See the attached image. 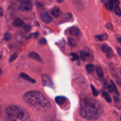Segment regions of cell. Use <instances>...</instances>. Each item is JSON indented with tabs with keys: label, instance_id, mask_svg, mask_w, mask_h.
<instances>
[{
	"label": "cell",
	"instance_id": "6da1fadb",
	"mask_svg": "<svg viewBox=\"0 0 121 121\" xmlns=\"http://www.w3.org/2000/svg\"><path fill=\"white\" fill-rule=\"evenodd\" d=\"M104 112L101 104L90 96H84L81 99L80 114L85 119L95 121L99 119Z\"/></svg>",
	"mask_w": 121,
	"mask_h": 121
},
{
	"label": "cell",
	"instance_id": "7a4b0ae2",
	"mask_svg": "<svg viewBox=\"0 0 121 121\" xmlns=\"http://www.w3.org/2000/svg\"><path fill=\"white\" fill-rule=\"evenodd\" d=\"M22 99L30 106L37 109H47L50 106L49 100L38 91L27 92L23 95Z\"/></svg>",
	"mask_w": 121,
	"mask_h": 121
},
{
	"label": "cell",
	"instance_id": "3957f363",
	"mask_svg": "<svg viewBox=\"0 0 121 121\" xmlns=\"http://www.w3.org/2000/svg\"><path fill=\"white\" fill-rule=\"evenodd\" d=\"M5 112L7 115L6 121H30L28 113L24 108L18 106L11 105L6 108Z\"/></svg>",
	"mask_w": 121,
	"mask_h": 121
},
{
	"label": "cell",
	"instance_id": "277c9868",
	"mask_svg": "<svg viewBox=\"0 0 121 121\" xmlns=\"http://www.w3.org/2000/svg\"><path fill=\"white\" fill-rule=\"evenodd\" d=\"M33 7V4L31 1H23L19 5V9L21 11L26 12L31 10Z\"/></svg>",
	"mask_w": 121,
	"mask_h": 121
},
{
	"label": "cell",
	"instance_id": "5b68a950",
	"mask_svg": "<svg viewBox=\"0 0 121 121\" xmlns=\"http://www.w3.org/2000/svg\"><path fill=\"white\" fill-rule=\"evenodd\" d=\"M80 57L83 61H93V56L90 53L82 50L80 52Z\"/></svg>",
	"mask_w": 121,
	"mask_h": 121
},
{
	"label": "cell",
	"instance_id": "8992f818",
	"mask_svg": "<svg viewBox=\"0 0 121 121\" xmlns=\"http://www.w3.org/2000/svg\"><path fill=\"white\" fill-rule=\"evenodd\" d=\"M41 79H42V83L44 86L52 87L53 86V83L52 79L47 75H46V74L42 75Z\"/></svg>",
	"mask_w": 121,
	"mask_h": 121
},
{
	"label": "cell",
	"instance_id": "52a82bcc",
	"mask_svg": "<svg viewBox=\"0 0 121 121\" xmlns=\"http://www.w3.org/2000/svg\"><path fill=\"white\" fill-rule=\"evenodd\" d=\"M41 20L46 24H49L52 22V18L48 12L43 11L41 14Z\"/></svg>",
	"mask_w": 121,
	"mask_h": 121
},
{
	"label": "cell",
	"instance_id": "ba28073f",
	"mask_svg": "<svg viewBox=\"0 0 121 121\" xmlns=\"http://www.w3.org/2000/svg\"><path fill=\"white\" fill-rule=\"evenodd\" d=\"M103 52L105 53V55L107 56V57L111 58L113 56V50L110 47H109L107 45H104L102 48Z\"/></svg>",
	"mask_w": 121,
	"mask_h": 121
},
{
	"label": "cell",
	"instance_id": "9c48e42d",
	"mask_svg": "<svg viewBox=\"0 0 121 121\" xmlns=\"http://www.w3.org/2000/svg\"><path fill=\"white\" fill-rule=\"evenodd\" d=\"M119 1H107L105 4L106 8L109 10L114 9L117 6L119 5Z\"/></svg>",
	"mask_w": 121,
	"mask_h": 121
},
{
	"label": "cell",
	"instance_id": "30bf717a",
	"mask_svg": "<svg viewBox=\"0 0 121 121\" xmlns=\"http://www.w3.org/2000/svg\"><path fill=\"white\" fill-rule=\"evenodd\" d=\"M80 30L76 27H72L70 28V34L73 37H79L80 34Z\"/></svg>",
	"mask_w": 121,
	"mask_h": 121
},
{
	"label": "cell",
	"instance_id": "8fae6325",
	"mask_svg": "<svg viewBox=\"0 0 121 121\" xmlns=\"http://www.w3.org/2000/svg\"><path fill=\"white\" fill-rule=\"evenodd\" d=\"M51 14L54 17L58 18L61 15V11L60 8H59L58 7H54L51 10Z\"/></svg>",
	"mask_w": 121,
	"mask_h": 121
},
{
	"label": "cell",
	"instance_id": "7c38bea8",
	"mask_svg": "<svg viewBox=\"0 0 121 121\" xmlns=\"http://www.w3.org/2000/svg\"><path fill=\"white\" fill-rule=\"evenodd\" d=\"M28 55H29L30 57L37 60V61H39V62H41V61H42V59H41V57L40 56V55H39L38 53H35V52H30Z\"/></svg>",
	"mask_w": 121,
	"mask_h": 121
},
{
	"label": "cell",
	"instance_id": "4fadbf2b",
	"mask_svg": "<svg viewBox=\"0 0 121 121\" xmlns=\"http://www.w3.org/2000/svg\"><path fill=\"white\" fill-rule=\"evenodd\" d=\"M20 76L21 77V78H22V79H25L26 80H27V81L29 82H30V83H35V80H34V79H33L32 78H31L30 76H28V74H26V73H20Z\"/></svg>",
	"mask_w": 121,
	"mask_h": 121
},
{
	"label": "cell",
	"instance_id": "5bb4252c",
	"mask_svg": "<svg viewBox=\"0 0 121 121\" xmlns=\"http://www.w3.org/2000/svg\"><path fill=\"white\" fill-rule=\"evenodd\" d=\"M13 26H15L17 27H22L24 24V21L21 20L20 18H16L15 19H14V20L13 21Z\"/></svg>",
	"mask_w": 121,
	"mask_h": 121
},
{
	"label": "cell",
	"instance_id": "9a60e30c",
	"mask_svg": "<svg viewBox=\"0 0 121 121\" xmlns=\"http://www.w3.org/2000/svg\"><path fill=\"white\" fill-rule=\"evenodd\" d=\"M66 100V98L65 96H56L55 98L56 102L59 105H63L65 102Z\"/></svg>",
	"mask_w": 121,
	"mask_h": 121
},
{
	"label": "cell",
	"instance_id": "2e32d148",
	"mask_svg": "<svg viewBox=\"0 0 121 121\" xmlns=\"http://www.w3.org/2000/svg\"><path fill=\"white\" fill-rule=\"evenodd\" d=\"M101 93H102V96L104 97V98L105 99V100H106L107 102L108 103L112 102V99H111V96L109 95V93H108V92H106V91H102Z\"/></svg>",
	"mask_w": 121,
	"mask_h": 121
},
{
	"label": "cell",
	"instance_id": "e0dca14e",
	"mask_svg": "<svg viewBox=\"0 0 121 121\" xmlns=\"http://www.w3.org/2000/svg\"><path fill=\"white\" fill-rule=\"evenodd\" d=\"M95 38L97 39V40H99V41H105V40H106L108 38V35L106 33H102L101 34H99V35H97L95 36Z\"/></svg>",
	"mask_w": 121,
	"mask_h": 121
},
{
	"label": "cell",
	"instance_id": "ac0fdd59",
	"mask_svg": "<svg viewBox=\"0 0 121 121\" xmlns=\"http://www.w3.org/2000/svg\"><path fill=\"white\" fill-rule=\"evenodd\" d=\"M14 9L13 8H9L8 9V11H7V15H6V18L7 20H10L12 17L14 15Z\"/></svg>",
	"mask_w": 121,
	"mask_h": 121
},
{
	"label": "cell",
	"instance_id": "d6986e66",
	"mask_svg": "<svg viewBox=\"0 0 121 121\" xmlns=\"http://www.w3.org/2000/svg\"><path fill=\"white\" fill-rule=\"evenodd\" d=\"M95 65H92V64H88V65H86V70L87 73H93L95 71Z\"/></svg>",
	"mask_w": 121,
	"mask_h": 121
},
{
	"label": "cell",
	"instance_id": "ffe728a7",
	"mask_svg": "<svg viewBox=\"0 0 121 121\" xmlns=\"http://www.w3.org/2000/svg\"><path fill=\"white\" fill-rule=\"evenodd\" d=\"M96 72L97 74H98V76L99 77V78H102L104 76V71H103L102 68L100 66H97L96 69Z\"/></svg>",
	"mask_w": 121,
	"mask_h": 121
},
{
	"label": "cell",
	"instance_id": "44dd1931",
	"mask_svg": "<svg viewBox=\"0 0 121 121\" xmlns=\"http://www.w3.org/2000/svg\"><path fill=\"white\" fill-rule=\"evenodd\" d=\"M114 100L117 107L121 109V100L118 97H114Z\"/></svg>",
	"mask_w": 121,
	"mask_h": 121
},
{
	"label": "cell",
	"instance_id": "7402d4cb",
	"mask_svg": "<svg viewBox=\"0 0 121 121\" xmlns=\"http://www.w3.org/2000/svg\"><path fill=\"white\" fill-rule=\"evenodd\" d=\"M114 11L115 13L116 14V15H118V17H121V9L119 5L117 6V7L114 8Z\"/></svg>",
	"mask_w": 121,
	"mask_h": 121
},
{
	"label": "cell",
	"instance_id": "603a6c76",
	"mask_svg": "<svg viewBox=\"0 0 121 121\" xmlns=\"http://www.w3.org/2000/svg\"><path fill=\"white\" fill-rule=\"evenodd\" d=\"M91 89H92V93H93L94 96H98V95H99V91H98V90L95 87V86L92 85H91Z\"/></svg>",
	"mask_w": 121,
	"mask_h": 121
},
{
	"label": "cell",
	"instance_id": "cb8c5ba5",
	"mask_svg": "<svg viewBox=\"0 0 121 121\" xmlns=\"http://www.w3.org/2000/svg\"><path fill=\"white\" fill-rule=\"evenodd\" d=\"M111 85H112V89H113V92H115V93H117L118 95H119V92H118V89H117V87H116V86L115 85V83H113V82L112 81V80H111Z\"/></svg>",
	"mask_w": 121,
	"mask_h": 121
},
{
	"label": "cell",
	"instance_id": "d4e9b609",
	"mask_svg": "<svg viewBox=\"0 0 121 121\" xmlns=\"http://www.w3.org/2000/svg\"><path fill=\"white\" fill-rule=\"evenodd\" d=\"M17 56H18L17 53H14V54H13V55L10 57V58H9V62H12V61H14V60H15V59H16V58L17 57Z\"/></svg>",
	"mask_w": 121,
	"mask_h": 121
},
{
	"label": "cell",
	"instance_id": "484cf974",
	"mask_svg": "<svg viewBox=\"0 0 121 121\" xmlns=\"http://www.w3.org/2000/svg\"><path fill=\"white\" fill-rule=\"evenodd\" d=\"M69 43L71 46H74L76 45L75 40L73 39V38H69Z\"/></svg>",
	"mask_w": 121,
	"mask_h": 121
},
{
	"label": "cell",
	"instance_id": "4316f807",
	"mask_svg": "<svg viewBox=\"0 0 121 121\" xmlns=\"http://www.w3.org/2000/svg\"><path fill=\"white\" fill-rule=\"evenodd\" d=\"M105 87H106V88L108 90L109 92H113V89H112V85H109V84H108L106 83V85H105Z\"/></svg>",
	"mask_w": 121,
	"mask_h": 121
},
{
	"label": "cell",
	"instance_id": "83f0119b",
	"mask_svg": "<svg viewBox=\"0 0 121 121\" xmlns=\"http://www.w3.org/2000/svg\"><path fill=\"white\" fill-rule=\"evenodd\" d=\"M71 56H72V59L73 60H77L79 59V56H78V54H77L76 53H72L71 54Z\"/></svg>",
	"mask_w": 121,
	"mask_h": 121
},
{
	"label": "cell",
	"instance_id": "f1b7e54d",
	"mask_svg": "<svg viewBox=\"0 0 121 121\" xmlns=\"http://www.w3.org/2000/svg\"><path fill=\"white\" fill-rule=\"evenodd\" d=\"M31 27L30 25H26L24 27V30L26 32H29L31 30Z\"/></svg>",
	"mask_w": 121,
	"mask_h": 121
},
{
	"label": "cell",
	"instance_id": "f546056e",
	"mask_svg": "<svg viewBox=\"0 0 121 121\" xmlns=\"http://www.w3.org/2000/svg\"><path fill=\"white\" fill-rule=\"evenodd\" d=\"M39 42L40 44H46V40L45 39H44V38H42V39H41L40 40H39Z\"/></svg>",
	"mask_w": 121,
	"mask_h": 121
},
{
	"label": "cell",
	"instance_id": "4dcf8cb0",
	"mask_svg": "<svg viewBox=\"0 0 121 121\" xmlns=\"http://www.w3.org/2000/svg\"><path fill=\"white\" fill-rule=\"evenodd\" d=\"M106 27L109 30H112L113 29V26L111 23H107L106 25Z\"/></svg>",
	"mask_w": 121,
	"mask_h": 121
},
{
	"label": "cell",
	"instance_id": "1f68e13d",
	"mask_svg": "<svg viewBox=\"0 0 121 121\" xmlns=\"http://www.w3.org/2000/svg\"><path fill=\"white\" fill-rule=\"evenodd\" d=\"M10 39V35L8 33H6L4 35V39L5 40H8Z\"/></svg>",
	"mask_w": 121,
	"mask_h": 121
},
{
	"label": "cell",
	"instance_id": "d6a6232c",
	"mask_svg": "<svg viewBox=\"0 0 121 121\" xmlns=\"http://www.w3.org/2000/svg\"><path fill=\"white\" fill-rule=\"evenodd\" d=\"M31 35L33 37H34V39H35V38H37L38 36H39V33H38V32L37 33H34L33 34H32Z\"/></svg>",
	"mask_w": 121,
	"mask_h": 121
},
{
	"label": "cell",
	"instance_id": "836d02e7",
	"mask_svg": "<svg viewBox=\"0 0 121 121\" xmlns=\"http://www.w3.org/2000/svg\"><path fill=\"white\" fill-rule=\"evenodd\" d=\"M3 15V9L2 8H0V17H2Z\"/></svg>",
	"mask_w": 121,
	"mask_h": 121
},
{
	"label": "cell",
	"instance_id": "e575fe53",
	"mask_svg": "<svg viewBox=\"0 0 121 121\" xmlns=\"http://www.w3.org/2000/svg\"><path fill=\"white\" fill-rule=\"evenodd\" d=\"M117 39L118 41V42H119L121 44V37H118L117 38Z\"/></svg>",
	"mask_w": 121,
	"mask_h": 121
},
{
	"label": "cell",
	"instance_id": "d590c367",
	"mask_svg": "<svg viewBox=\"0 0 121 121\" xmlns=\"http://www.w3.org/2000/svg\"><path fill=\"white\" fill-rule=\"evenodd\" d=\"M118 53H119V55L121 56V48H118Z\"/></svg>",
	"mask_w": 121,
	"mask_h": 121
},
{
	"label": "cell",
	"instance_id": "8d00e7d4",
	"mask_svg": "<svg viewBox=\"0 0 121 121\" xmlns=\"http://www.w3.org/2000/svg\"><path fill=\"white\" fill-rule=\"evenodd\" d=\"M1 113H2V111H1V106H0V117H1Z\"/></svg>",
	"mask_w": 121,
	"mask_h": 121
},
{
	"label": "cell",
	"instance_id": "74e56055",
	"mask_svg": "<svg viewBox=\"0 0 121 121\" xmlns=\"http://www.w3.org/2000/svg\"><path fill=\"white\" fill-rule=\"evenodd\" d=\"M2 74V70H1V69L0 68V76H1Z\"/></svg>",
	"mask_w": 121,
	"mask_h": 121
},
{
	"label": "cell",
	"instance_id": "f35d334b",
	"mask_svg": "<svg viewBox=\"0 0 121 121\" xmlns=\"http://www.w3.org/2000/svg\"><path fill=\"white\" fill-rule=\"evenodd\" d=\"M120 73H121V68L120 69Z\"/></svg>",
	"mask_w": 121,
	"mask_h": 121
},
{
	"label": "cell",
	"instance_id": "ab89813d",
	"mask_svg": "<svg viewBox=\"0 0 121 121\" xmlns=\"http://www.w3.org/2000/svg\"></svg>",
	"mask_w": 121,
	"mask_h": 121
}]
</instances>
